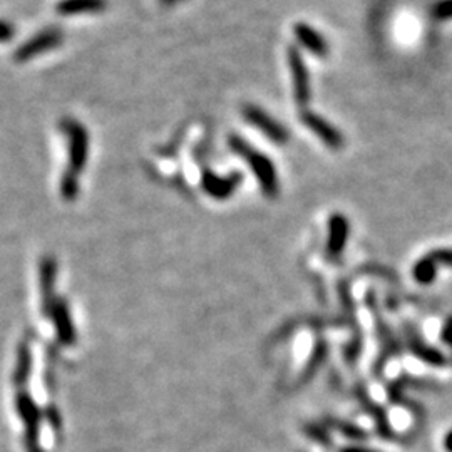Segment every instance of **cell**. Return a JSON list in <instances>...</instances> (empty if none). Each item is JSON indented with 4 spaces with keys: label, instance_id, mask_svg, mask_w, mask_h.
<instances>
[{
    "label": "cell",
    "instance_id": "cell-1",
    "mask_svg": "<svg viewBox=\"0 0 452 452\" xmlns=\"http://www.w3.org/2000/svg\"><path fill=\"white\" fill-rule=\"evenodd\" d=\"M228 146L235 154H238L239 158H243L248 163L263 195L268 196V198H277L278 191H280V183H278V173L272 160L255 149L253 146L248 144L241 136H237V134H231L228 138Z\"/></svg>",
    "mask_w": 452,
    "mask_h": 452
},
{
    "label": "cell",
    "instance_id": "cell-2",
    "mask_svg": "<svg viewBox=\"0 0 452 452\" xmlns=\"http://www.w3.org/2000/svg\"><path fill=\"white\" fill-rule=\"evenodd\" d=\"M15 409L21 420L24 422V442L27 452H44L41 447V422L42 412L27 390H19L15 394Z\"/></svg>",
    "mask_w": 452,
    "mask_h": 452
},
{
    "label": "cell",
    "instance_id": "cell-3",
    "mask_svg": "<svg viewBox=\"0 0 452 452\" xmlns=\"http://www.w3.org/2000/svg\"><path fill=\"white\" fill-rule=\"evenodd\" d=\"M64 125V131L67 134L69 163H71L69 171L79 175L84 169V166H86L89 158V134L80 122L72 121V119L65 121Z\"/></svg>",
    "mask_w": 452,
    "mask_h": 452
},
{
    "label": "cell",
    "instance_id": "cell-4",
    "mask_svg": "<svg viewBox=\"0 0 452 452\" xmlns=\"http://www.w3.org/2000/svg\"><path fill=\"white\" fill-rule=\"evenodd\" d=\"M241 114L246 122H250L251 126L257 127L258 131H261L272 142H275V144H287L288 142V131L285 129L277 119H273L268 113H265L261 107L253 106V104H246V106H243Z\"/></svg>",
    "mask_w": 452,
    "mask_h": 452
},
{
    "label": "cell",
    "instance_id": "cell-5",
    "mask_svg": "<svg viewBox=\"0 0 452 452\" xmlns=\"http://www.w3.org/2000/svg\"><path fill=\"white\" fill-rule=\"evenodd\" d=\"M287 59L288 67L292 71L293 80V96H295V103L300 107H305L310 103L312 91H310V76H308L307 64H305L303 57H301L299 47L290 45L287 49Z\"/></svg>",
    "mask_w": 452,
    "mask_h": 452
},
{
    "label": "cell",
    "instance_id": "cell-6",
    "mask_svg": "<svg viewBox=\"0 0 452 452\" xmlns=\"http://www.w3.org/2000/svg\"><path fill=\"white\" fill-rule=\"evenodd\" d=\"M300 121L301 125L308 127L312 133L316 134L320 141H322L325 146H328V148L342 149L343 144H345L343 134L340 133L337 127L332 126L327 119H323L322 116L312 113V111H301Z\"/></svg>",
    "mask_w": 452,
    "mask_h": 452
},
{
    "label": "cell",
    "instance_id": "cell-7",
    "mask_svg": "<svg viewBox=\"0 0 452 452\" xmlns=\"http://www.w3.org/2000/svg\"><path fill=\"white\" fill-rule=\"evenodd\" d=\"M243 175L239 171L231 173L228 176H219L211 169H204L201 176V186L208 196L215 200H226L237 191V188L241 184Z\"/></svg>",
    "mask_w": 452,
    "mask_h": 452
},
{
    "label": "cell",
    "instance_id": "cell-8",
    "mask_svg": "<svg viewBox=\"0 0 452 452\" xmlns=\"http://www.w3.org/2000/svg\"><path fill=\"white\" fill-rule=\"evenodd\" d=\"M57 277V261L54 257H44L39 266V283H41V299H42V314L50 316L52 314L56 297H54V283Z\"/></svg>",
    "mask_w": 452,
    "mask_h": 452
},
{
    "label": "cell",
    "instance_id": "cell-9",
    "mask_svg": "<svg viewBox=\"0 0 452 452\" xmlns=\"http://www.w3.org/2000/svg\"><path fill=\"white\" fill-rule=\"evenodd\" d=\"M50 319H52V322H54V328H56V335H57V340H59V343H63V345H65V347L74 345L76 328H74V323H72L67 301H65L63 297L57 299L56 303H54Z\"/></svg>",
    "mask_w": 452,
    "mask_h": 452
},
{
    "label": "cell",
    "instance_id": "cell-10",
    "mask_svg": "<svg viewBox=\"0 0 452 452\" xmlns=\"http://www.w3.org/2000/svg\"><path fill=\"white\" fill-rule=\"evenodd\" d=\"M349 222L343 215L335 213L328 219V239H327V253L332 258H337L343 253L349 239Z\"/></svg>",
    "mask_w": 452,
    "mask_h": 452
},
{
    "label": "cell",
    "instance_id": "cell-11",
    "mask_svg": "<svg viewBox=\"0 0 452 452\" xmlns=\"http://www.w3.org/2000/svg\"><path fill=\"white\" fill-rule=\"evenodd\" d=\"M293 34H295L297 42H299L301 47H305L308 52L320 57V59L327 57L328 52H330L325 39H323L322 34L316 32L312 25L305 24V22H297L293 25Z\"/></svg>",
    "mask_w": 452,
    "mask_h": 452
},
{
    "label": "cell",
    "instance_id": "cell-12",
    "mask_svg": "<svg viewBox=\"0 0 452 452\" xmlns=\"http://www.w3.org/2000/svg\"><path fill=\"white\" fill-rule=\"evenodd\" d=\"M407 335H409V347H411L412 354H414L416 357H419L420 360H424L426 364L432 365V367L446 365L447 358L444 357L442 352L434 349V347L427 345V343L424 342V340L420 338L419 335H417L416 332L412 330V328H409Z\"/></svg>",
    "mask_w": 452,
    "mask_h": 452
},
{
    "label": "cell",
    "instance_id": "cell-13",
    "mask_svg": "<svg viewBox=\"0 0 452 452\" xmlns=\"http://www.w3.org/2000/svg\"><path fill=\"white\" fill-rule=\"evenodd\" d=\"M63 41V34L57 32V29H50L45 34H41V36L29 41L22 49H19L17 52V59H29L30 56H36V54L42 52V50H49L56 45H59V42Z\"/></svg>",
    "mask_w": 452,
    "mask_h": 452
},
{
    "label": "cell",
    "instance_id": "cell-14",
    "mask_svg": "<svg viewBox=\"0 0 452 452\" xmlns=\"http://www.w3.org/2000/svg\"><path fill=\"white\" fill-rule=\"evenodd\" d=\"M30 374H32V352H30L29 343L22 342L17 347V358H15L14 367V384L17 387H24L29 382Z\"/></svg>",
    "mask_w": 452,
    "mask_h": 452
},
{
    "label": "cell",
    "instance_id": "cell-15",
    "mask_svg": "<svg viewBox=\"0 0 452 452\" xmlns=\"http://www.w3.org/2000/svg\"><path fill=\"white\" fill-rule=\"evenodd\" d=\"M107 0H63L57 6V12L63 15L92 14L106 9Z\"/></svg>",
    "mask_w": 452,
    "mask_h": 452
},
{
    "label": "cell",
    "instance_id": "cell-16",
    "mask_svg": "<svg viewBox=\"0 0 452 452\" xmlns=\"http://www.w3.org/2000/svg\"><path fill=\"white\" fill-rule=\"evenodd\" d=\"M412 275L420 285H431L438 278V263L429 255H426L414 265Z\"/></svg>",
    "mask_w": 452,
    "mask_h": 452
},
{
    "label": "cell",
    "instance_id": "cell-17",
    "mask_svg": "<svg viewBox=\"0 0 452 452\" xmlns=\"http://www.w3.org/2000/svg\"><path fill=\"white\" fill-rule=\"evenodd\" d=\"M432 15L438 21H451L452 19V0H439L432 7Z\"/></svg>",
    "mask_w": 452,
    "mask_h": 452
},
{
    "label": "cell",
    "instance_id": "cell-18",
    "mask_svg": "<svg viewBox=\"0 0 452 452\" xmlns=\"http://www.w3.org/2000/svg\"><path fill=\"white\" fill-rule=\"evenodd\" d=\"M429 257L432 258V260L435 261V263L439 265H446V266H451L452 268V250L449 248H439V250H434L429 253Z\"/></svg>",
    "mask_w": 452,
    "mask_h": 452
},
{
    "label": "cell",
    "instance_id": "cell-19",
    "mask_svg": "<svg viewBox=\"0 0 452 452\" xmlns=\"http://www.w3.org/2000/svg\"><path fill=\"white\" fill-rule=\"evenodd\" d=\"M440 337H442L444 343H447V345L452 347V316H449V319L446 320V323H444Z\"/></svg>",
    "mask_w": 452,
    "mask_h": 452
},
{
    "label": "cell",
    "instance_id": "cell-20",
    "mask_svg": "<svg viewBox=\"0 0 452 452\" xmlns=\"http://www.w3.org/2000/svg\"><path fill=\"white\" fill-rule=\"evenodd\" d=\"M12 37V27L6 22H0V39H10Z\"/></svg>",
    "mask_w": 452,
    "mask_h": 452
},
{
    "label": "cell",
    "instance_id": "cell-21",
    "mask_svg": "<svg viewBox=\"0 0 452 452\" xmlns=\"http://www.w3.org/2000/svg\"><path fill=\"white\" fill-rule=\"evenodd\" d=\"M444 447H446L447 452H452V431H449L444 438Z\"/></svg>",
    "mask_w": 452,
    "mask_h": 452
},
{
    "label": "cell",
    "instance_id": "cell-22",
    "mask_svg": "<svg viewBox=\"0 0 452 452\" xmlns=\"http://www.w3.org/2000/svg\"><path fill=\"white\" fill-rule=\"evenodd\" d=\"M342 452H377V451H372V449H365V447H358V446H354V447H345Z\"/></svg>",
    "mask_w": 452,
    "mask_h": 452
},
{
    "label": "cell",
    "instance_id": "cell-23",
    "mask_svg": "<svg viewBox=\"0 0 452 452\" xmlns=\"http://www.w3.org/2000/svg\"><path fill=\"white\" fill-rule=\"evenodd\" d=\"M161 2H163V6H175V3L177 2V0H161Z\"/></svg>",
    "mask_w": 452,
    "mask_h": 452
}]
</instances>
